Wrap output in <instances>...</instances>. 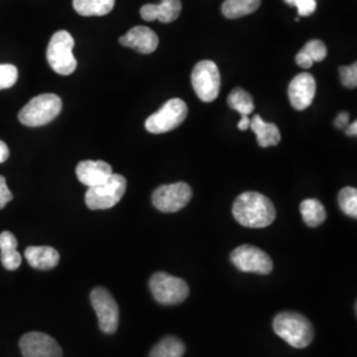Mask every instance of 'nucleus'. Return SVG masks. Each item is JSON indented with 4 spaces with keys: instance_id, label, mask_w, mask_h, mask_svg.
I'll return each instance as SVG.
<instances>
[{
    "instance_id": "nucleus-1",
    "label": "nucleus",
    "mask_w": 357,
    "mask_h": 357,
    "mask_svg": "<svg viewBox=\"0 0 357 357\" xmlns=\"http://www.w3.org/2000/svg\"><path fill=\"white\" fill-rule=\"evenodd\" d=\"M233 216L246 228H266L277 217L275 206L258 192H245L233 204Z\"/></svg>"
},
{
    "instance_id": "nucleus-2",
    "label": "nucleus",
    "mask_w": 357,
    "mask_h": 357,
    "mask_svg": "<svg viewBox=\"0 0 357 357\" xmlns=\"http://www.w3.org/2000/svg\"><path fill=\"white\" fill-rule=\"evenodd\" d=\"M274 332L294 348H306L314 340L311 321L298 312H281L273 321Z\"/></svg>"
},
{
    "instance_id": "nucleus-3",
    "label": "nucleus",
    "mask_w": 357,
    "mask_h": 357,
    "mask_svg": "<svg viewBox=\"0 0 357 357\" xmlns=\"http://www.w3.org/2000/svg\"><path fill=\"white\" fill-rule=\"evenodd\" d=\"M63 102L56 94H40L32 98L19 113V121L28 128L48 125L61 113Z\"/></svg>"
},
{
    "instance_id": "nucleus-4",
    "label": "nucleus",
    "mask_w": 357,
    "mask_h": 357,
    "mask_svg": "<svg viewBox=\"0 0 357 357\" xmlns=\"http://www.w3.org/2000/svg\"><path fill=\"white\" fill-rule=\"evenodd\" d=\"M73 48L75 38L68 31H59L52 36L47 50V60L56 73L69 76L76 70L77 60Z\"/></svg>"
},
{
    "instance_id": "nucleus-5",
    "label": "nucleus",
    "mask_w": 357,
    "mask_h": 357,
    "mask_svg": "<svg viewBox=\"0 0 357 357\" xmlns=\"http://www.w3.org/2000/svg\"><path fill=\"white\" fill-rule=\"evenodd\" d=\"M128 188V180L122 175L112 174L110 178L101 184L88 188L85 203L91 211L110 209L118 204Z\"/></svg>"
},
{
    "instance_id": "nucleus-6",
    "label": "nucleus",
    "mask_w": 357,
    "mask_h": 357,
    "mask_svg": "<svg viewBox=\"0 0 357 357\" xmlns=\"http://www.w3.org/2000/svg\"><path fill=\"white\" fill-rule=\"evenodd\" d=\"M150 290L155 301L160 305L172 306L184 302L190 295L187 282L163 271L155 273L150 280Z\"/></svg>"
},
{
    "instance_id": "nucleus-7",
    "label": "nucleus",
    "mask_w": 357,
    "mask_h": 357,
    "mask_svg": "<svg viewBox=\"0 0 357 357\" xmlns=\"http://www.w3.org/2000/svg\"><path fill=\"white\" fill-rule=\"evenodd\" d=\"M188 107L180 98L167 101L155 114L146 119V130L151 134H165L178 128L187 118Z\"/></svg>"
},
{
    "instance_id": "nucleus-8",
    "label": "nucleus",
    "mask_w": 357,
    "mask_h": 357,
    "mask_svg": "<svg viewBox=\"0 0 357 357\" xmlns=\"http://www.w3.org/2000/svg\"><path fill=\"white\" fill-rule=\"evenodd\" d=\"M192 86L203 102L215 101L221 86V76L217 65L211 60L197 63L192 70Z\"/></svg>"
},
{
    "instance_id": "nucleus-9",
    "label": "nucleus",
    "mask_w": 357,
    "mask_h": 357,
    "mask_svg": "<svg viewBox=\"0 0 357 357\" xmlns=\"http://www.w3.org/2000/svg\"><path fill=\"white\" fill-rule=\"evenodd\" d=\"M192 190L187 183H174L160 185L153 193V204L158 211L174 213L191 202Z\"/></svg>"
},
{
    "instance_id": "nucleus-10",
    "label": "nucleus",
    "mask_w": 357,
    "mask_h": 357,
    "mask_svg": "<svg viewBox=\"0 0 357 357\" xmlns=\"http://www.w3.org/2000/svg\"><path fill=\"white\" fill-rule=\"evenodd\" d=\"M90 302L97 314L101 331L114 333L119 324V308L113 295L103 287H96L90 294Z\"/></svg>"
},
{
    "instance_id": "nucleus-11",
    "label": "nucleus",
    "mask_w": 357,
    "mask_h": 357,
    "mask_svg": "<svg viewBox=\"0 0 357 357\" xmlns=\"http://www.w3.org/2000/svg\"><path fill=\"white\" fill-rule=\"evenodd\" d=\"M231 264L243 273L270 274L273 270V261L268 253L257 246L243 245L234 249L230 255Z\"/></svg>"
},
{
    "instance_id": "nucleus-12",
    "label": "nucleus",
    "mask_w": 357,
    "mask_h": 357,
    "mask_svg": "<svg viewBox=\"0 0 357 357\" xmlns=\"http://www.w3.org/2000/svg\"><path fill=\"white\" fill-rule=\"evenodd\" d=\"M20 351L24 357H63L59 343L43 332H28L22 336Z\"/></svg>"
},
{
    "instance_id": "nucleus-13",
    "label": "nucleus",
    "mask_w": 357,
    "mask_h": 357,
    "mask_svg": "<svg viewBox=\"0 0 357 357\" xmlns=\"http://www.w3.org/2000/svg\"><path fill=\"white\" fill-rule=\"evenodd\" d=\"M317 93V81L310 73H301L294 77L289 85V98L295 110H305L315 97Z\"/></svg>"
},
{
    "instance_id": "nucleus-14",
    "label": "nucleus",
    "mask_w": 357,
    "mask_h": 357,
    "mask_svg": "<svg viewBox=\"0 0 357 357\" xmlns=\"http://www.w3.org/2000/svg\"><path fill=\"white\" fill-rule=\"evenodd\" d=\"M119 44L143 54H150L156 51L159 45V38L149 26H137L131 28L126 35L119 38Z\"/></svg>"
},
{
    "instance_id": "nucleus-15",
    "label": "nucleus",
    "mask_w": 357,
    "mask_h": 357,
    "mask_svg": "<svg viewBox=\"0 0 357 357\" xmlns=\"http://www.w3.org/2000/svg\"><path fill=\"white\" fill-rule=\"evenodd\" d=\"M112 174V166L103 160H82L76 167L77 178L88 188L101 184Z\"/></svg>"
},
{
    "instance_id": "nucleus-16",
    "label": "nucleus",
    "mask_w": 357,
    "mask_h": 357,
    "mask_svg": "<svg viewBox=\"0 0 357 357\" xmlns=\"http://www.w3.org/2000/svg\"><path fill=\"white\" fill-rule=\"evenodd\" d=\"M181 13L180 0H162L159 4H144L141 8V16L146 22L159 20L162 23H172Z\"/></svg>"
},
{
    "instance_id": "nucleus-17",
    "label": "nucleus",
    "mask_w": 357,
    "mask_h": 357,
    "mask_svg": "<svg viewBox=\"0 0 357 357\" xmlns=\"http://www.w3.org/2000/svg\"><path fill=\"white\" fill-rule=\"evenodd\" d=\"M24 257L29 266L38 270H52L60 262L59 252L51 246H29Z\"/></svg>"
},
{
    "instance_id": "nucleus-18",
    "label": "nucleus",
    "mask_w": 357,
    "mask_h": 357,
    "mask_svg": "<svg viewBox=\"0 0 357 357\" xmlns=\"http://www.w3.org/2000/svg\"><path fill=\"white\" fill-rule=\"evenodd\" d=\"M0 259L7 270H16L22 265V255L17 252V240L11 231L0 234Z\"/></svg>"
},
{
    "instance_id": "nucleus-19",
    "label": "nucleus",
    "mask_w": 357,
    "mask_h": 357,
    "mask_svg": "<svg viewBox=\"0 0 357 357\" xmlns=\"http://www.w3.org/2000/svg\"><path fill=\"white\" fill-rule=\"evenodd\" d=\"M250 128L257 137L258 144L261 147H270V146H278L281 142V132L280 128L274 123L265 122L259 115H255L250 121Z\"/></svg>"
},
{
    "instance_id": "nucleus-20",
    "label": "nucleus",
    "mask_w": 357,
    "mask_h": 357,
    "mask_svg": "<svg viewBox=\"0 0 357 357\" xmlns=\"http://www.w3.org/2000/svg\"><path fill=\"white\" fill-rule=\"evenodd\" d=\"M115 0H73V8L81 16H105L114 8Z\"/></svg>"
},
{
    "instance_id": "nucleus-21",
    "label": "nucleus",
    "mask_w": 357,
    "mask_h": 357,
    "mask_svg": "<svg viewBox=\"0 0 357 357\" xmlns=\"http://www.w3.org/2000/svg\"><path fill=\"white\" fill-rule=\"evenodd\" d=\"M261 6V0H225L222 3V13L228 19H238L255 13Z\"/></svg>"
},
{
    "instance_id": "nucleus-22",
    "label": "nucleus",
    "mask_w": 357,
    "mask_h": 357,
    "mask_svg": "<svg viewBox=\"0 0 357 357\" xmlns=\"http://www.w3.org/2000/svg\"><path fill=\"white\" fill-rule=\"evenodd\" d=\"M301 213L303 221L310 228H317L326 221V209L319 200L317 199H307L301 204Z\"/></svg>"
},
{
    "instance_id": "nucleus-23",
    "label": "nucleus",
    "mask_w": 357,
    "mask_h": 357,
    "mask_svg": "<svg viewBox=\"0 0 357 357\" xmlns=\"http://www.w3.org/2000/svg\"><path fill=\"white\" fill-rule=\"evenodd\" d=\"M185 345L176 336H167L155 345L150 357H183Z\"/></svg>"
},
{
    "instance_id": "nucleus-24",
    "label": "nucleus",
    "mask_w": 357,
    "mask_h": 357,
    "mask_svg": "<svg viewBox=\"0 0 357 357\" xmlns=\"http://www.w3.org/2000/svg\"><path fill=\"white\" fill-rule=\"evenodd\" d=\"M228 105L233 110L240 113L241 116L252 114L255 109L253 97L246 90L241 89V88H236L230 91Z\"/></svg>"
},
{
    "instance_id": "nucleus-25",
    "label": "nucleus",
    "mask_w": 357,
    "mask_h": 357,
    "mask_svg": "<svg viewBox=\"0 0 357 357\" xmlns=\"http://www.w3.org/2000/svg\"><path fill=\"white\" fill-rule=\"evenodd\" d=\"M339 206L347 216L357 217V190L345 187L339 192Z\"/></svg>"
},
{
    "instance_id": "nucleus-26",
    "label": "nucleus",
    "mask_w": 357,
    "mask_h": 357,
    "mask_svg": "<svg viewBox=\"0 0 357 357\" xmlns=\"http://www.w3.org/2000/svg\"><path fill=\"white\" fill-rule=\"evenodd\" d=\"M302 52L312 60V63H320L327 57V47L320 40L308 41L302 48Z\"/></svg>"
},
{
    "instance_id": "nucleus-27",
    "label": "nucleus",
    "mask_w": 357,
    "mask_h": 357,
    "mask_svg": "<svg viewBox=\"0 0 357 357\" xmlns=\"http://www.w3.org/2000/svg\"><path fill=\"white\" fill-rule=\"evenodd\" d=\"M17 68L11 64H0V90L8 89L17 81Z\"/></svg>"
},
{
    "instance_id": "nucleus-28",
    "label": "nucleus",
    "mask_w": 357,
    "mask_h": 357,
    "mask_svg": "<svg viewBox=\"0 0 357 357\" xmlns=\"http://www.w3.org/2000/svg\"><path fill=\"white\" fill-rule=\"evenodd\" d=\"M340 81L345 88H356L357 86V64L354 63L349 66L339 68Z\"/></svg>"
},
{
    "instance_id": "nucleus-29",
    "label": "nucleus",
    "mask_w": 357,
    "mask_h": 357,
    "mask_svg": "<svg viewBox=\"0 0 357 357\" xmlns=\"http://www.w3.org/2000/svg\"><path fill=\"white\" fill-rule=\"evenodd\" d=\"M294 7L301 16H310L317 11V0H295Z\"/></svg>"
},
{
    "instance_id": "nucleus-30",
    "label": "nucleus",
    "mask_w": 357,
    "mask_h": 357,
    "mask_svg": "<svg viewBox=\"0 0 357 357\" xmlns=\"http://www.w3.org/2000/svg\"><path fill=\"white\" fill-rule=\"evenodd\" d=\"M13 192L8 190L4 176H0V209H3L10 202H13Z\"/></svg>"
},
{
    "instance_id": "nucleus-31",
    "label": "nucleus",
    "mask_w": 357,
    "mask_h": 357,
    "mask_svg": "<svg viewBox=\"0 0 357 357\" xmlns=\"http://www.w3.org/2000/svg\"><path fill=\"white\" fill-rule=\"evenodd\" d=\"M295 61H296V64L299 65V66H302V68H305V69H310V68L312 66V64H314L312 60L302 51L296 54Z\"/></svg>"
},
{
    "instance_id": "nucleus-32",
    "label": "nucleus",
    "mask_w": 357,
    "mask_h": 357,
    "mask_svg": "<svg viewBox=\"0 0 357 357\" xmlns=\"http://www.w3.org/2000/svg\"><path fill=\"white\" fill-rule=\"evenodd\" d=\"M348 123H349V115H348V113H345V112H342L340 114L337 115V118L335 119V126L336 128H345Z\"/></svg>"
},
{
    "instance_id": "nucleus-33",
    "label": "nucleus",
    "mask_w": 357,
    "mask_h": 357,
    "mask_svg": "<svg viewBox=\"0 0 357 357\" xmlns=\"http://www.w3.org/2000/svg\"><path fill=\"white\" fill-rule=\"evenodd\" d=\"M10 158V149L3 141H0V163H4Z\"/></svg>"
},
{
    "instance_id": "nucleus-34",
    "label": "nucleus",
    "mask_w": 357,
    "mask_h": 357,
    "mask_svg": "<svg viewBox=\"0 0 357 357\" xmlns=\"http://www.w3.org/2000/svg\"><path fill=\"white\" fill-rule=\"evenodd\" d=\"M249 128H250V119H249L248 115H243L241 119H240V122H238V128H240L241 131H245V130H248Z\"/></svg>"
},
{
    "instance_id": "nucleus-35",
    "label": "nucleus",
    "mask_w": 357,
    "mask_h": 357,
    "mask_svg": "<svg viewBox=\"0 0 357 357\" xmlns=\"http://www.w3.org/2000/svg\"><path fill=\"white\" fill-rule=\"evenodd\" d=\"M347 135L349 137H356L357 135V122H352L348 125L347 128Z\"/></svg>"
},
{
    "instance_id": "nucleus-36",
    "label": "nucleus",
    "mask_w": 357,
    "mask_h": 357,
    "mask_svg": "<svg viewBox=\"0 0 357 357\" xmlns=\"http://www.w3.org/2000/svg\"><path fill=\"white\" fill-rule=\"evenodd\" d=\"M286 4H289V6H293L294 7V3H295V0H283Z\"/></svg>"
}]
</instances>
